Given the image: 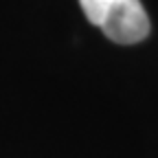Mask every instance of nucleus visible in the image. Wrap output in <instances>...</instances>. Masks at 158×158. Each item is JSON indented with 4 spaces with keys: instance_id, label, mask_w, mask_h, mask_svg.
Listing matches in <instances>:
<instances>
[{
    "instance_id": "f257e3e1",
    "label": "nucleus",
    "mask_w": 158,
    "mask_h": 158,
    "mask_svg": "<svg viewBox=\"0 0 158 158\" xmlns=\"http://www.w3.org/2000/svg\"><path fill=\"white\" fill-rule=\"evenodd\" d=\"M86 18L116 44H136L149 33L141 0H79Z\"/></svg>"
}]
</instances>
